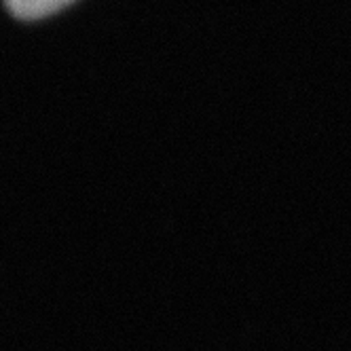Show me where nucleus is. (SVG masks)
Listing matches in <instances>:
<instances>
[{
	"label": "nucleus",
	"instance_id": "nucleus-1",
	"mask_svg": "<svg viewBox=\"0 0 351 351\" xmlns=\"http://www.w3.org/2000/svg\"><path fill=\"white\" fill-rule=\"evenodd\" d=\"M70 3L72 0H7V7L21 19H38L64 9Z\"/></svg>",
	"mask_w": 351,
	"mask_h": 351
}]
</instances>
